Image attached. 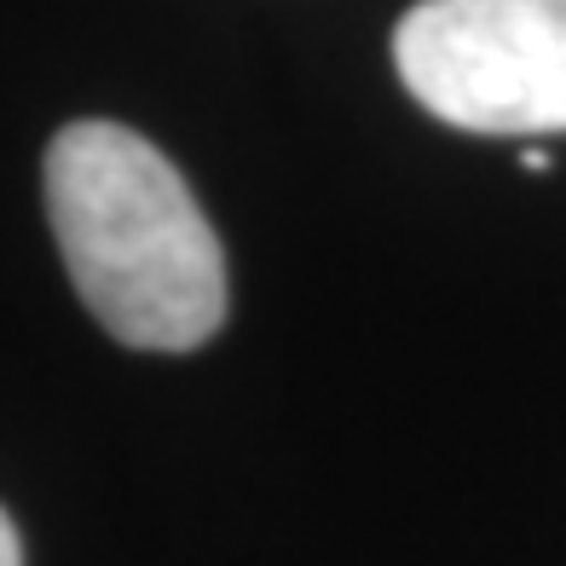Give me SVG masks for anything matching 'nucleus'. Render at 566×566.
<instances>
[{
	"instance_id": "1",
	"label": "nucleus",
	"mask_w": 566,
	"mask_h": 566,
	"mask_svg": "<svg viewBox=\"0 0 566 566\" xmlns=\"http://www.w3.org/2000/svg\"><path fill=\"white\" fill-rule=\"evenodd\" d=\"M46 220L75 295L122 347L191 353L226 324V254L145 134L70 122L46 145Z\"/></svg>"
},
{
	"instance_id": "3",
	"label": "nucleus",
	"mask_w": 566,
	"mask_h": 566,
	"mask_svg": "<svg viewBox=\"0 0 566 566\" xmlns=\"http://www.w3.org/2000/svg\"><path fill=\"white\" fill-rule=\"evenodd\" d=\"M0 566H23V549H18V526H12V514L0 509Z\"/></svg>"
},
{
	"instance_id": "2",
	"label": "nucleus",
	"mask_w": 566,
	"mask_h": 566,
	"mask_svg": "<svg viewBox=\"0 0 566 566\" xmlns=\"http://www.w3.org/2000/svg\"><path fill=\"white\" fill-rule=\"evenodd\" d=\"M394 64L462 134H566V0H422L394 30Z\"/></svg>"
},
{
	"instance_id": "4",
	"label": "nucleus",
	"mask_w": 566,
	"mask_h": 566,
	"mask_svg": "<svg viewBox=\"0 0 566 566\" xmlns=\"http://www.w3.org/2000/svg\"><path fill=\"white\" fill-rule=\"evenodd\" d=\"M521 168H526V174H549V168H555V157L532 145V150H521Z\"/></svg>"
}]
</instances>
